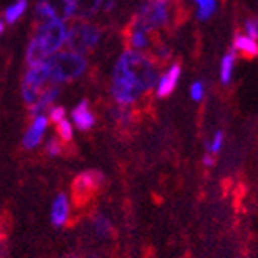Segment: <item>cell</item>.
Here are the masks:
<instances>
[{"mask_svg": "<svg viewBox=\"0 0 258 258\" xmlns=\"http://www.w3.org/2000/svg\"><path fill=\"white\" fill-rule=\"evenodd\" d=\"M159 65L146 52L127 49L114 65L111 95L119 106L130 108L155 87L159 80Z\"/></svg>", "mask_w": 258, "mask_h": 258, "instance_id": "1", "label": "cell"}, {"mask_svg": "<svg viewBox=\"0 0 258 258\" xmlns=\"http://www.w3.org/2000/svg\"><path fill=\"white\" fill-rule=\"evenodd\" d=\"M67 32H69V27L62 21L40 22L35 35L27 46L26 60L29 67L41 63L55 52L62 51L67 43Z\"/></svg>", "mask_w": 258, "mask_h": 258, "instance_id": "2", "label": "cell"}, {"mask_svg": "<svg viewBox=\"0 0 258 258\" xmlns=\"http://www.w3.org/2000/svg\"><path fill=\"white\" fill-rule=\"evenodd\" d=\"M44 65L48 72V83L51 86H59L80 78L87 69V59L83 54L67 49L48 57Z\"/></svg>", "mask_w": 258, "mask_h": 258, "instance_id": "3", "label": "cell"}, {"mask_svg": "<svg viewBox=\"0 0 258 258\" xmlns=\"http://www.w3.org/2000/svg\"><path fill=\"white\" fill-rule=\"evenodd\" d=\"M102 40V30L91 22H76L69 32H67V49L78 54H86L97 48V44Z\"/></svg>", "mask_w": 258, "mask_h": 258, "instance_id": "4", "label": "cell"}, {"mask_svg": "<svg viewBox=\"0 0 258 258\" xmlns=\"http://www.w3.org/2000/svg\"><path fill=\"white\" fill-rule=\"evenodd\" d=\"M170 16H171V11L170 7L166 4H159V2H144L140 7V11L137 18H135V22L140 26H143L144 29H148L149 32L163 27L170 22Z\"/></svg>", "mask_w": 258, "mask_h": 258, "instance_id": "5", "label": "cell"}, {"mask_svg": "<svg viewBox=\"0 0 258 258\" xmlns=\"http://www.w3.org/2000/svg\"><path fill=\"white\" fill-rule=\"evenodd\" d=\"M46 84L49 83H48V72H46L44 60L41 63L29 67L24 80H22V87H21L24 102L27 105L35 103L40 94L43 92V89L46 87Z\"/></svg>", "mask_w": 258, "mask_h": 258, "instance_id": "6", "label": "cell"}, {"mask_svg": "<svg viewBox=\"0 0 258 258\" xmlns=\"http://www.w3.org/2000/svg\"><path fill=\"white\" fill-rule=\"evenodd\" d=\"M37 18L43 21H62L67 22L76 16V5L73 0H40L35 8Z\"/></svg>", "mask_w": 258, "mask_h": 258, "instance_id": "7", "label": "cell"}, {"mask_svg": "<svg viewBox=\"0 0 258 258\" xmlns=\"http://www.w3.org/2000/svg\"><path fill=\"white\" fill-rule=\"evenodd\" d=\"M48 125H49V119L48 116H35L32 120L30 127L27 128L24 138H22V146H24L26 149H35L37 146L43 141L44 138V133L48 130Z\"/></svg>", "mask_w": 258, "mask_h": 258, "instance_id": "8", "label": "cell"}, {"mask_svg": "<svg viewBox=\"0 0 258 258\" xmlns=\"http://www.w3.org/2000/svg\"><path fill=\"white\" fill-rule=\"evenodd\" d=\"M179 76H181V65L173 63L170 69H168L163 75H160L159 80H157V84H155V94H157V97L163 98V97L170 95L176 89V86H177Z\"/></svg>", "mask_w": 258, "mask_h": 258, "instance_id": "9", "label": "cell"}, {"mask_svg": "<svg viewBox=\"0 0 258 258\" xmlns=\"http://www.w3.org/2000/svg\"><path fill=\"white\" fill-rule=\"evenodd\" d=\"M70 219V201L69 197L59 194L51 205V223L55 228H62Z\"/></svg>", "mask_w": 258, "mask_h": 258, "instance_id": "10", "label": "cell"}, {"mask_svg": "<svg viewBox=\"0 0 258 258\" xmlns=\"http://www.w3.org/2000/svg\"><path fill=\"white\" fill-rule=\"evenodd\" d=\"M103 174L100 171H86V173H81L75 179V194H76V198L78 197H83V195H87L91 194L94 188H97L100 184L103 182Z\"/></svg>", "mask_w": 258, "mask_h": 258, "instance_id": "11", "label": "cell"}, {"mask_svg": "<svg viewBox=\"0 0 258 258\" xmlns=\"http://www.w3.org/2000/svg\"><path fill=\"white\" fill-rule=\"evenodd\" d=\"M59 92H60L59 86L44 87L43 92L40 94V97L37 98V102L30 105V114H32V117L41 116V114L46 113V111L52 106V103L55 102V100H57Z\"/></svg>", "mask_w": 258, "mask_h": 258, "instance_id": "12", "label": "cell"}, {"mask_svg": "<svg viewBox=\"0 0 258 258\" xmlns=\"http://www.w3.org/2000/svg\"><path fill=\"white\" fill-rule=\"evenodd\" d=\"M72 120L73 125L81 132H87L95 125V116L91 111V108H89L87 100H83L80 105H76V108L72 113Z\"/></svg>", "mask_w": 258, "mask_h": 258, "instance_id": "13", "label": "cell"}, {"mask_svg": "<svg viewBox=\"0 0 258 258\" xmlns=\"http://www.w3.org/2000/svg\"><path fill=\"white\" fill-rule=\"evenodd\" d=\"M151 32L148 29H144L143 26L137 24V22H132L130 26V32H128V43H130V49L133 51H140L144 52L146 49L149 48L151 43Z\"/></svg>", "mask_w": 258, "mask_h": 258, "instance_id": "14", "label": "cell"}, {"mask_svg": "<svg viewBox=\"0 0 258 258\" xmlns=\"http://www.w3.org/2000/svg\"><path fill=\"white\" fill-rule=\"evenodd\" d=\"M233 48H234V51H238L242 55H245V57H256V54H258L256 40H252L247 35H242V33H238V35L234 37Z\"/></svg>", "mask_w": 258, "mask_h": 258, "instance_id": "15", "label": "cell"}, {"mask_svg": "<svg viewBox=\"0 0 258 258\" xmlns=\"http://www.w3.org/2000/svg\"><path fill=\"white\" fill-rule=\"evenodd\" d=\"M76 5V16L81 19H89L94 16L102 7L103 0H73Z\"/></svg>", "mask_w": 258, "mask_h": 258, "instance_id": "16", "label": "cell"}, {"mask_svg": "<svg viewBox=\"0 0 258 258\" xmlns=\"http://www.w3.org/2000/svg\"><path fill=\"white\" fill-rule=\"evenodd\" d=\"M92 228L97 236H100V238H109L114 231L113 222H111L106 216H97L92 222Z\"/></svg>", "mask_w": 258, "mask_h": 258, "instance_id": "17", "label": "cell"}, {"mask_svg": "<svg viewBox=\"0 0 258 258\" xmlns=\"http://www.w3.org/2000/svg\"><path fill=\"white\" fill-rule=\"evenodd\" d=\"M234 60H236V55H234V52H228L225 57L222 59V63H220V81L223 84H230L231 83L233 70H234Z\"/></svg>", "mask_w": 258, "mask_h": 258, "instance_id": "18", "label": "cell"}, {"mask_svg": "<svg viewBox=\"0 0 258 258\" xmlns=\"http://www.w3.org/2000/svg\"><path fill=\"white\" fill-rule=\"evenodd\" d=\"M198 7L197 18L200 21H208L217 10V2L216 0H194Z\"/></svg>", "mask_w": 258, "mask_h": 258, "instance_id": "19", "label": "cell"}, {"mask_svg": "<svg viewBox=\"0 0 258 258\" xmlns=\"http://www.w3.org/2000/svg\"><path fill=\"white\" fill-rule=\"evenodd\" d=\"M27 10V0H18L16 4H13L11 7L7 8L5 11V21L8 24H15V22L26 13Z\"/></svg>", "mask_w": 258, "mask_h": 258, "instance_id": "20", "label": "cell"}, {"mask_svg": "<svg viewBox=\"0 0 258 258\" xmlns=\"http://www.w3.org/2000/svg\"><path fill=\"white\" fill-rule=\"evenodd\" d=\"M57 133L60 141H72L73 140V124L70 120L62 119L60 122H57Z\"/></svg>", "mask_w": 258, "mask_h": 258, "instance_id": "21", "label": "cell"}, {"mask_svg": "<svg viewBox=\"0 0 258 258\" xmlns=\"http://www.w3.org/2000/svg\"><path fill=\"white\" fill-rule=\"evenodd\" d=\"M223 133L222 132H217L216 135H214V138H212V141L211 143H208V146H206V149H208V154H211V155H217L220 151H222V148H223Z\"/></svg>", "mask_w": 258, "mask_h": 258, "instance_id": "22", "label": "cell"}, {"mask_svg": "<svg viewBox=\"0 0 258 258\" xmlns=\"http://www.w3.org/2000/svg\"><path fill=\"white\" fill-rule=\"evenodd\" d=\"M113 114H114V119L119 122V124H122V125H127L128 122H130V111H128V108H125V106H119L117 105V108L113 111Z\"/></svg>", "mask_w": 258, "mask_h": 258, "instance_id": "23", "label": "cell"}, {"mask_svg": "<svg viewBox=\"0 0 258 258\" xmlns=\"http://www.w3.org/2000/svg\"><path fill=\"white\" fill-rule=\"evenodd\" d=\"M190 97H192L195 102H201L205 98V84L201 81H197L190 87Z\"/></svg>", "mask_w": 258, "mask_h": 258, "instance_id": "24", "label": "cell"}, {"mask_svg": "<svg viewBox=\"0 0 258 258\" xmlns=\"http://www.w3.org/2000/svg\"><path fill=\"white\" fill-rule=\"evenodd\" d=\"M48 119L54 124H57V122L65 119V109L62 106H51L48 109Z\"/></svg>", "mask_w": 258, "mask_h": 258, "instance_id": "25", "label": "cell"}, {"mask_svg": "<svg viewBox=\"0 0 258 258\" xmlns=\"http://www.w3.org/2000/svg\"><path fill=\"white\" fill-rule=\"evenodd\" d=\"M46 152H48V155H51V157H57V155H60V154H62V143H60L59 140H55V138L48 140V143H46Z\"/></svg>", "mask_w": 258, "mask_h": 258, "instance_id": "26", "label": "cell"}, {"mask_svg": "<svg viewBox=\"0 0 258 258\" xmlns=\"http://www.w3.org/2000/svg\"><path fill=\"white\" fill-rule=\"evenodd\" d=\"M244 29H245L244 35H247L252 40L258 38V22H256V19H247V21H245Z\"/></svg>", "mask_w": 258, "mask_h": 258, "instance_id": "27", "label": "cell"}, {"mask_svg": "<svg viewBox=\"0 0 258 258\" xmlns=\"http://www.w3.org/2000/svg\"><path fill=\"white\" fill-rule=\"evenodd\" d=\"M154 54L157 55V57H160V59H168L170 57V49H168L166 46H159V48H155Z\"/></svg>", "mask_w": 258, "mask_h": 258, "instance_id": "28", "label": "cell"}, {"mask_svg": "<svg viewBox=\"0 0 258 258\" xmlns=\"http://www.w3.org/2000/svg\"><path fill=\"white\" fill-rule=\"evenodd\" d=\"M203 163H205V166H208V168L214 166V163H216V159H214V155H211V154H206V155L203 157Z\"/></svg>", "mask_w": 258, "mask_h": 258, "instance_id": "29", "label": "cell"}, {"mask_svg": "<svg viewBox=\"0 0 258 258\" xmlns=\"http://www.w3.org/2000/svg\"><path fill=\"white\" fill-rule=\"evenodd\" d=\"M114 5H116V0H108V2L105 4V10L106 11H111L114 8Z\"/></svg>", "mask_w": 258, "mask_h": 258, "instance_id": "30", "label": "cell"}, {"mask_svg": "<svg viewBox=\"0 0 258 258\" xmlns=\"http://www.w3.org/2000/svg\"><path fill=\"white\" fill-rule=\"evenodd\" d=\"M151 2H159V4H171L173 2V0H151Z\"/></svg>", "mask_w": 258, "mask_h": 258, "instance_id": "31", "label": "cell"}, {"mask_svg": "<svg viewBox=\"0 0 258 258\" xmlns=\"http://www.w3.org/2000/svg\"><path fill=\"white\" fill-rule=\"evenodd\" d=\"M4 30H5V24H4V21L0 19V35L4 33Z\"/></svg>", "mask_w": 258, "mask_h": 258, "instance_id": "32", "label": "cell"}, {"mask_svg": "<svg viewBox=\"0 0 258 258\" xmlns=\"http://www.w3.org/2000/svg\"><path fill=\"white\" fill-rule=\"evenodd\" d=\"M62 258H78V256L73 255V253H69V255H65V256H62Z\"/></svg>", "mask_w": 258, "mask_h": 258, "instance_id": "33", "label": "cell"}, {"mask_svg": "<svg viewBox=\"0 0 258 258\" xmlns=\"http://www.w3.org/2000/svg\"><path fill=\"white\" fill-rule=\"evenodd\" d=\"M86 258H98V256H97V255H87Z\"/></svg>", "mask_w": 258, "mask_h": 258, "instance_id": "34", "label": "cell"}]
</instances>
